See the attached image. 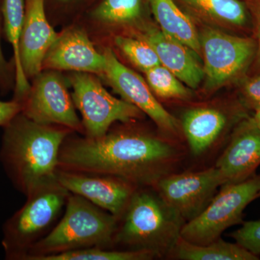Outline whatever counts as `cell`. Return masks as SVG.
Segmentation results:
<instances>
[{"instance_id":"24","label":"cell","mask_w":260,"mask_h":260,"mask_svg":"<svg viewBox=\"0 0 260 260\" xmlns=\"http://www.w3.org/2000/svg\"><path fill=\"white\" fill-rule=\"evenodd\" d=\"M156 258L146 251L89 248L43 257L41 260H150Z\"/></svg>"},{"instance_id":"22","label":"cell","mask_w":260,"mask_h":260,"mask_svg":"<svg viewBox=\"0 0 260 260\" xmlns=\"http://www.w3.org/2000/svg\"><path fill=\"white\" fill-rule=\"evenodd\" d=\"M150 88L162 99H187L191 92L170 70L162 64L144 72Z\"/></svg>"},{"instance_id":"3","label":"cell","mask_w":260,"mask_h":260,"mask_svg":"<svg viewBox=\"0 0 260 260\" xmlns=\"http://www.w3.org/2000/svg\"><path fill=\"white\" fill-rule=\"evenodd\" d=\"M185 223L153 186H138L118 218L113 249L168 256Z\"/></svg>"},{"instance_id":"25","label":"cell","mask_w":260,"mask_h":260,"mask_svg":"<svg viewBox=\"0 0 260 260\" xmlns=\"http://www.w3.org/2000/svg\"><path fill=\"white\" fill-rule=\"evenodd\" d=\"M114 42L126 57L143 72L161 64L155 49L142 38L116 37Z\"/></svg>"},{"instance_id":"15","label":"cell","mask_w":260,"mask_h":260,"mask_svg":"<svg viewBox=\"0 0 260 260\" xmlns=\"http://www.w3.org/2000/svg\"><path fill=\"white\" fill-rule=\"evenodd\" d=\"M59 35L48 22L44 0H25L20 59L28 79L37 76L42 71L44 57Z\"/></svg>"},{"instance_id":"9","label":"cell","mask_w":260,"mask_h":260,"mask_svg":"<svg viewBox=\"0 0 260 260\" xmlns=\"http://www.w3.org/2000/svg\"><path fill=\"white\" fill-rule=\"evenodd\" d=\"M223 184L221 173L213 167L200 172L171 173L153 187L186 223L205 209Z\"/></svg>"},{"instance_id":"4","label":"cell","mask_w":260,"mask_h":260,"mask_svg":"<svg viewBox=\"0 0 260 260\" xmlns=\"http://www.w3.org/2000/svg\"><path fill=\"white\" fill-rule=\"evenodd\" d=\"M118 218L79 195L71 194L62 216L49 234L32 246L23 260L89 248L113 249Z\"/></svg>"},{"instance_id":"8","label":"cell","mask_w":260,"mask_h":260,"mask_svg":"<svg viewBox=\"0 0 260 260\" xmlns=\"http://www.w3.org/2000/svg\"><path fill=\"white\" fill-rule=\"evenodd\" d=\"M199 38L208 90L220 88L240 76L255 58L256 42L252 38L229 35L210 28Z\"/></svg>"},{"instance_id":"19","label":"cell","mask_w":260,"mask_h":260,"mask_svg":"<svg viewBox=\"0 0 260 260\" xmlns=\"http://www.w3.org/2000/svg\"><path fill=\"white\" fill-rule=\"evenodd\" d=\"M5 37L13 47L15 63V100L23 103L30 86L20 64V44L25 17V0H2Z\"/></svg>"},{"instance_id":"31","label":"cell","mask_w":260,"mask_h":260,"mask_svg":"<svg viewBox=\"0 0 260 260\" xmlns=\"http://www.w3.org/2000/svg\"><path fill=\"white\" fill-rule=\"evenodd\" d=\"M253 120L255 123L256 126H257L258 129L260 130V110L256 111L254 116H253Z\"/></svg>"},{"instance_id":"16","label":"cell","mask_w":260,"mask_h":260,"mask_svg":"<svg viewBox=\"0 0 260 260\" xmlns=\"http://www.w3.org/2000/svg\"><path fill=\"white\" fill-rule=\"evenodd\" d=\"M248 117H230L225 111L212 107H196L186 111L181 124L191 153L200 156L206 153L215 146L231 124H239Z\"/></svg>"},{"instance_id":"23","label":"cell","mask_w":260,"mask_h":260,"mask_svg":"<svg viewBox=\"0 0 260 260\" xmlns=\"http://www.w3.org/2000/svg\"><path fill=\"white\" fill-rule=\"evenodd\" d=\"M142 13V0H104L94 10V18L109 24L136 21Z\"/></svg>"},{"instance_id":"10","label":"cell","mask_w":260,"mask_h":260,"mask_svg":"<svg viewBox=\"0 0 260 260\" xmlns=\"http://www.w3.org/2000/svg\"><path fill=\"white\" fill-rule=\"evenodd\" d=\"M22 114L44 124L66 126L84 134L73 98L60 75L55 72L39 74L22 103Z\"/></svg>"},{"instance_id":"32","label":"cell","mask_w":260,"mask_h":260,"mask_svg":"<svg viewBox=\"0 0 260 260\" xmlns=\"http://www.w3.org/2000/svg\"><path fill=\"white\" fill-rule=\"evenodd\" d=\"M260 198V192L259 193V194H258V198Z\"/></svg>"},{"instance_id":"21","label":"cell","mask_w":260,"mask_h":260,"mask_svg":"<svg viewBox=\"0 0 260 260\" xmlns=\"http://www.w3.org/2000/svg\"><path fill=\"white\" fill-rule=\"evenodd\" d=\"M194 11L208 18L237 28H245L250 10L242 0H181Z\"/></svg>"},{"instance_id":"27","label":"cell","mask_w":260,"mask_h":260,"mask_svg":"<svg viewBox=\"0 0 260 260\" xmlns=\"http://www.w3.org/2000/svg\"><path fill=\"white\" fill-rule=\"evenodd\" d=\"M243 104L253 110H260V75L249 78L242 86Z\"/></svg>"},{"instance_id":"17","label":"cell","mask_w":260,"mask_h":260,"mask_svg":"<svg viewBox=\"0 0 260 260\" xmlns=\"http://www.w3.org/2000/svg\"><path fill=\"white\" fill-rule=\"evenodd\" d=\"M141 38L153 47L162 66L182 83L190 88L199 86L205 78L204 70L189 47L167 35L161 29L154 27L145 29Z\"/></svg>"},{"instance_id":"28","label":"cell","mask_w":260,"mask_h":260,"mask_svg":"<svg viewBox=\"0 0 260 260\" xmlns=\"http://www.w3.org/2000/svg\"><path fill=\"white\" fill-rule=\"evenodd\" d=\"M22 112V104L13 99L11 102L0 101V126H5Z\"/></svg>"},{"instance_id":"7","label":"cell","mask_w":260,"mask_h":260,"mask_svg":"<svg viewBox=\"0 0 260 260\" xmlns=\"http://www.w3.org/2000/svg\"><path fill=\"white\" fill-rule=\"evenodd\" d=\"M75 107L82 115L84 136L95 138L107 133L117 121L129 122L143 117L138 107L113 96L91 73L76 72L70 78Z\"/></svg>"},{"instance_id":"29","label":"cell","mask_w":260,"mask_h":260,"mask_svg":"<svg viewBox=\"0 0 260 260\" xmlns=\"http://www.w3.org/2000/svg\"><path fill=\"white\" fill-rule=\"evenodd\" d=\"M2 0H0L1 3ZM2 4L0 5V12ZM0 39H1V18H0ZM13 85V74L12 70L8 61L5 59L2 51L1 41H0V88L2 90H6Z\"/></svg>"},{"instance_id":"26","label":"cell","mask_w":260,"mask_h":260,"mask_svg":"<svg viewBox=\"0 0 260 260\" xmlns=\"http://www.w3.org/2000/svg\"><path fill=\"white\" fill-rule=\"evenodd\" d=\"M239 245L254 255H260V220L248 221L232 234Z\"/></svg>"},{"instance_id":"5","label":"cell","mask_w":260,"mask_h":260,"mask_svg":"<svg viewBox=\"0 0 260 260\" xmlns=\"http://www.w3.org/2000/svg\"><path fill=\"white\" fill-rule=\"evenodd\" d=\"M70 194L54 177L25 196V204L4 226L3 246L8 259L23 260L32 246L50 233L62 216Z\"/></svg>"},{"instance_id":"18","label":"cell","mask_w":260,"mask_h":260,"mask_svg":"<svg viewBox=\"0 0 260 260\" xmlns=\"http://www.w3.org/2000/svg\"><path fill=\"white\" fill-rule=\"evenodd\" d=\"M152 13L162 31L189 47L195 54L201 53L199 34L191 19L183 13L174 0H148Z\"/></svg>"},{"instance_id":"30","label":"cell","mask_w":260,"mask_h":260,"mask_svg":"<svg viewBox=\"0 0 260 260\" xmlns=\"http://www.w3.org/2000/svg\"><path fill=\"white\" fill-rule=\"evenodd\" d=\"M246 5L255 19L256 34V64L260 68V0H246Z\"/></svg>"},{"instance_id":"33","label":"cell","mask_w":260,"mask_h":260,"mask_svg":"<svg viewBox=\"0 0 260 260\" xmlns=\"http://www.w3.org/2000/svg\"><path fill=\"white\" fill-rule=\"evenodd\" d=\"M61 1H66V0H61Z\"/></svg>"},{"instance_id":"12","label":"cell","mask_w":260,"mask_h":260,"mask_svg":"<svg viewBox=\"0 0 260 260\" xmlns=\"http://www.w3.org/2000/svg\"><path fill=\"white\" fill-rule=\"evenodd\" d=\"M57 181L71 194L79 195L119 218L138 186L115 176L58 169Z\"/></svg>"},{"instance_id":"6","label":"cell","mask_w":260,"mask_h":260,"mask_svg":"<svg viewBox=\"0 0 260 260\" xmlns=\"http://www.w3.org/2000/svg\"><path fill=\"white\" fill-rule=\"evenodd\" d=\"M260 192V175L221 186L209 205L196 218L183 225L181 237L192 244H208L220 238L224 231L241 223L243 212Z\"/></svg>"},{"instance_id":"13","label":"cell","mask_w":260,"mask_h":260,"mask_svg":"<svg viewBox=\"0 0 260 260\" xmlns=\"http://www.w3.org/2000/svg\"><path fill=\"white\" fill-rule=\"evenodd\" d=\"M260 165V130L252 117L238 124L215 167L225 184L242 182L255 175Z\"/></svg>"},{"instance_id":"11","label":"cell","mask_w":260,"mask_h":260,"mask_svg":"<svg viewBox=\"0 0 260 260\" xmlns=\"http://www.w3.org/2000/svg\"><path fill=\"white\" fill-rule=\"evenodd\" d=\"M106 66L104 77L114 91L147 114L156 125L168 134L177 133L178 121L153 95L144 79L117 59L114 51L107 49L104 52Z\"/></svg>"},{"instance_id":"1","label":"cell","mask_w":260,"mask_h":260,"mask_svg":"<svg viewBox=\"0 0 260 260\" xmlns=\"http://www.w3.org/2000/svg\"><path fill=\"white\" fill-rule=\"evenodd\" d=\"M61 145L59 169L115 176L138 186H153L171 174L181 150L139 128L108 130L99 138L72 136Z\"/></svg>"},{"instance_id":"20","label":"cell","mask_w":260,"mask_h":260,"mask_svg":"<svg viewBox=\"0 0 260 260\" xmlns=\"http://www.w3.org/2000/svg\"><path fill=\"white\" fill-rule=\"evenodd\" d=\"M169 257L180 260H257L259 258L243 246L223 241L221 238L199 245L180 237Z\"/></svg>"},{"instance_id":"2","label":"cell","mask_w":260,"mask_h":260,"mask_svg":"<svg viewBox=\"0 0 260 260\" xmlns=\"http://www.w3.org/2000/svg\"><path fill=\"white\" fill-rule=\"evenodd\" d=\"M74 133L66 126L44 124L21 112L5 126L0 158L13 185L25 196L56 177L64 140Z\"/></svg>"},{"instance_id":"14","label":"cell","mask_w":260,"mask_h":260,"mask_svg":"<svg viewBox=\"0 0 260 260\" xmlns=\"http://www.w3.org/2000/svg\"><path fill=\"white\" fill-rule=\"evenodd\" d=\"M105 66L104 54H100L87 34L78 29L59 34L43 61V69L71 70L100 75Z\"/></svg>"}]
</instances>
